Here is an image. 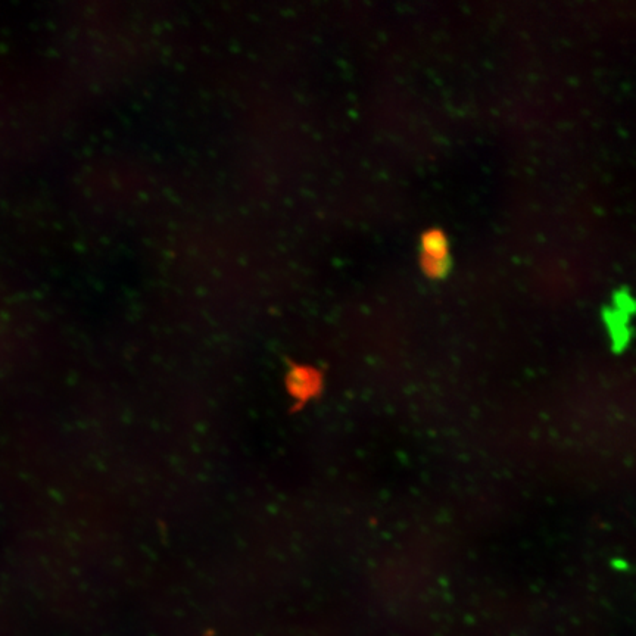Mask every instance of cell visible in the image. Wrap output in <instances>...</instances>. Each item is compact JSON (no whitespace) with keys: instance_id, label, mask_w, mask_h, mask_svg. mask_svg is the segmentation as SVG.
<instances>
[{"instance_id":"6da1fadb","label":"cell","mask_w":636,"mask_h":636,"mask_svg":"<svg viewBox=\"0 0 636 636\" xmlns=\"http://www.w3.org/2000/svg\"><path fill=\"white\" fill-rule=\"evenodd\" d=\"M417 264L426 279L441 280L451 268V242L441 227H427L419 238Z\"/></svg>"},{"instance_id":"7a4b0ae2","label":"cell","mask_w":636,"mask_h":636,"mask_svg":"<svg viewBox=\"0 0 636 636\" xmlns=\"http://www.w3.org/2000/svg\"><path fill=\"white\" fill-rule=\"evenodd\" d=\"M286 385H288L289 394L296 402L307 404L323 391L324 376L316 367L293 366L289 371Z\"/></svg>"}]
</instances>
